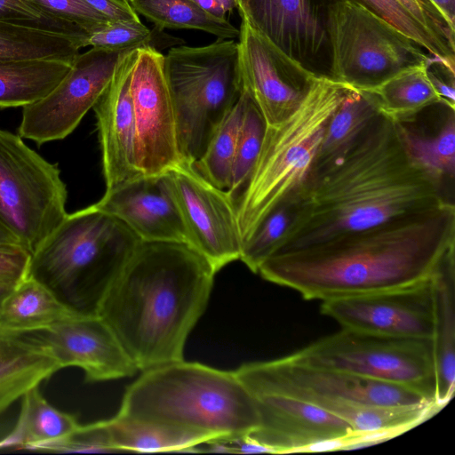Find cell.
I'll return each instance as SVG.
<instances>
[{
  "mask_svg": "<svg viewBox=\"0 0 455 455\" xmlns=\"http://www.w3.org/2000/svg\"><path fill=\"white\" fill-rule=\"evenodd\" d=\"M441 184L412 157L399 123L380 115L340 159L307 177L275 253L435 207L446 201Z\"/></svg>",
  "mask_w": 455,
  "mask_h": 455,
  "instance_id": "1",
  "label": "cell"
},
{
  "mask_svg": "<svg viewBox=\"0 0 455 455\" xmlns=\"http://www.w3.org/2000/svg\"><path fill=\"white\" fill-rule=\"evenodd\" d=\"M455 251V207L443 204L378 226L268 257L265 280L328 300L416 284L430 279Z\"/></svg>",
  "mask_w": 455,
  "mask_h": 455,
  "instance_id": "2",
  "label": "cell"
},
{
  "mask_svg": "<svg viewBox=\"0 0 455 455\" xmlns=\"http://www.w3.org/2000/svg\"><path fill=\"white\" fill-rule=\"evenodd\" d=\"M210 263L188 243L140 242L97 315L139 371L182 360L213 286Z\"/></svg>",
  "mask_w": 455,
  "mask_h": 455,
  "instance_id": "3",
  "label": "cell"
},
{
  "mask_svg": "<svg viewBox=\"0 0 455 455\" xmlns=\"http://www.w3.org/2000/svg\"><path fill=\"white\" fill-rule=\"evenodd\" d=\"M116 415L208 440L251 435L261 424L258 401L235 371L184 359L143 371Z\"/></svg>",
  "mask_w": 455,
  "mask_h": 455,
  "instance_id": "4",
  "label": "cell"
},
{
  "mask_svg": "<svg viewBox=\"0 0 455 455\" xmlns=\"http://www.w3.org/2000/svg\"><path fill=\"white\" fill-rule=\"evenodd\" d=\"M235 372L253 395H277L310 403L341 418L354 431L409 430L421 418L414 405L435 404L403 386L298 363L287 356L244 363Z\"/></svg>",
  "mask_w": 455,
  "mask_h": 455,
  "instance_id": "5",
  "label": "cell"
},
{
  "mask_svg": "<svg viewBox=\"0 0 455 455\" xmlns=\"http://www.w3.org/2000/svg\"><path fill=\"white\" fill-rule=\"evenodd\" d=\"M141 240L94 204L68 213L31 253L28 275L80 314L97 315Z\"/></svg>",
  "mask_w": 455,
  "mask_h": 455,
  "instance_id": "6",
  "label": "cell"
},
{
  "mask_svg": "<svg viewBox=\"0 0 455 455\" xmlns=\"http://www.w3.org/2000/svg\"><path fill=\"white\" fill-rule=\"evenodd\" d=\"M351 88L327 76H316L296 110L280 124L266 127L252 172L236 200L243 243L302 187L326 124Z\"/></svg>",
  "mask_w": 455,
  "mask_h": 455,
  "instance_id": "7",
  "label": "cell"
},
{
  "mask_svg": "<svg viewBox=\"0 0 455 455\" xmlns=\"http://www.w3.org/2000/svg\"><path fill=\"white\" fill-rule=\"evenodd\" d=\"M164 70L182 157L193 163L241 95L238 44L233 39H217L204 46L172 47L164 55Z\"/></svg>",
  "mask_w": 455,
  "mask_h": 455,
  "instance_id": "8",
  "label": "cell"
},
{
  "mask_svg": "<svg viewBox=\"0 0 455 455\" xmlns=\"http://www.w3.org/2000/svg\"><path fill=\"white\" fill-rule=\"evenodd\" d=\"M328 76L356 89L377 85L400 70L429 61L424 47L367 9L345 1L329 7Z\"/></svg>",
  "mask_w": 455,
  "mask_h": 455,
  "instance_id": "9",
  "label": "cell"
},
{
  "mask_svg": "<svg viewBox=\"0 0 455 455\" xmlns=\"http://www.w3.org/2000/svg\"><path fill=\"white\" fill-rule=\"evenodd\" d=\"M287 357L301 364L403 386L435 403L431 339L387 337L342 328Z\"/></svg>",
  "mask_w": 455,
  "mask_h": 455,
  "instance_id": "10",
  "label": "cell"
},
{
  "mask_svg": "<svg viewBox=\"0 0 455 455\" xmlns=\"http://www.w3.org/2000/svg\"><path fill=\"white\" fill-rule=\"evenodd\" d=\"M57 165L0 128V223L32 253L68 212Z\"/></svg>",
  "mask_w": 455,
  "mask_h": 455,
  "instance_id": "11",
  "label": "cell"
},
{
  "mask_svg": "<svg viewBox=\"0 0 455 455\" xmlns=\"http://www.w3.org/2000/svg\"><path fill=\"white\" fill-rule=\"evenodd\" d=\"M129 51L92 47L79 53L66 76L49 93L22 108L18 134L37 145L60 140L71 134L94 107Z\"/></svg>",
  "mask_w": 455,
  "mask_h": 455,
  "instance_id": "12",
  "label": "cell"
},
{
  "mask_svg": "<svg viewBox=\"0 0 455 455\" xmlns=\"http://www.w3.org/2000/svg\"><path fill=\"white\" fill-rule=\"evenodd\" d=\"M164 176L186 228L188 244L216 273L240 259L243 240L235 199L204 179L187 160Z\"/></svg>",
  "mask_w": 455,
  "mask_h": 455,
  "instance_id": "13",
  "label": "cell"
},
{
  "mask_svg": "<svg viewBox=\"0 0 455 455\" xmlns=\"http://www.w3.org/2000/svg\"><path fill=\"white\" fill-rule=\"evenodd\" d=\"M137 156L144 176H160L182 160L174 101L164 55L153 46L138 49L130 81Z\"/></svg>",
  "mask_w": 455,
  "mask_h": 455,
  "instance_id": "14",
  "label": "cell"
},
{
  "mask_svg": "<svg viewBox=\"0 0 455 455\" xmlns=\"http://www.w3.org/2000/svg\"><path fill=\"white\" fill-rule=\"evenodd\" d=\"M238 36L242 91L260 112L266 127L283 122L299 106L318 75L290 58L241 18Z\"/></svg>",
  "mask_w": 455,
  "mask_h": 455,
  "instance_id": "15",
  "label": "cell"
},
{
  "mask_svg": "<svg viewBox=\"0 0 455 455\" xmlns=\"http://www.w3.org/2000/svg\"><path fill=\"white\" fill-rule=\"evenodd\" d=\"M321 312L342 328L387 337L431 339L432 277L403 288L323 300Z\"/></svg>",
  "mask_w": 455,
  "mask_h": 455,
  "instance_id": "16",
  "label": "cell"
},
{
  "mask_svg": "<svg viewBox=\"0 0 455 455\" xmlns=\"http://www.w3.org/2000/svg\"><path fill=\"white\" fill-rule=\"evenodd\" d=\"M339 0H248L251 25L315 75L328 76L329 7Z\"/></svg>",
  "mask_w": 455,
  "mask_h": 455,
  "instance_id": "17",
  "label": "cell"
},
{
  "mask_svg": "<svg viewBox=\"0 0 455 455\" xmlns=\"http://www.w3.org/2000/svg\"><path fill=\"white\" fill-rule=\"evenodd\" d=\"M36 333L50 347L61 368H80L86 382L127 378L139 371L98 315L76 314Z\"/></svg>",
  "mask_w": 455,
  "mask_h": 455,
  "instance_id": "18",
  "label": "cell"
},
{
  "mask_svg": "<svg viewBox=\"0 0 455 455\" xmlns=\"http://www.w3.org/2000/svg\"><path fill=\"white\" fill-rule=\"evenodd\" d=\"M138 49L127 52L92 109L97 119L106 190L141 176L137 133L130 93L131 74Z\"/></svg>",
  "mask_w": 455,
  "mask_h": 455,
  "instance_id": "19",
  "label": "cell"
},
{
  "mask_svg": "<svg viewBox=\"0 0 455 455\" xmlns=\"http://www.w3.org/2000/svg\"><path fill=\"white\" fill-rule=\"evenodd\" d=\"M254 396L261 424L250 435L271 453L308 452L354 431L341 418L310 403L277 395Z\"/></svg>",
  "mask_w": 455,
  "mask_h": 455,
  "instance_id": "20",
  "label": "cell"
},
{
  "mask_svg": "<svg viewBox=\"0 0 455 455\" xmlns=\"http://www.w3.org/2000/svg\"><path fill=\"white\" fill-rule=\"evenodd\" d=\"M94 205L124 222L142 242L188 244L186 228L164 174L141 175L106 190Z\"/></svg>",
  "mask_w": 455,
  "mask_h": 455,
  "instance_id": "21",
  "label": "cell"
},
{
  "mask_svg": "<svg viewBox=\"0 0 455 455\" xmlns=\"http://www.w3.org/2000/svg\"><path fill=\"white\" fill-rule=\"evenodd\" d=\"M61 368L36 335L0 331V414Z\"/></svg>",
  "mask_w": 455,
  "mask_h": 455,
  "instance_id": "22",
  "label": "cell"
},
{
  "mask_svg": "<svg viewBox=\"0 0 455 455\" xmlns=\"http://www.w3.org/2000/svg\"><path fill=\"white\" fill-rule=\"evenodd\" d=\"M432 291L435 403L442 409L451 401L455 389V251L434 273Z\"/></svg>",
  "mask_w": 455,
  "mask_h": 455,
  "instance_id": "23",
  "label": "cell"
},
{
  "mask_svg": "<svg viewBox=\"0 0 455 455\" xmlns=\"http://www.w3.org/2000/svg\"><path fill=\"white\" fill-rule=\"evenodd\" d=\"M77 313L49 287L28 275L12 287L0 304V331H43Z\"/></svg>",
  "mask_w": 455,
  "mask_h": 455,
  "instance_id": "24",
  "label": "cell"
},
{
  "mask_svg": "<svg viewBox=\"0 0 455 455\" xmlns=\"http://www.w3.org/2000/svg\"><path fill=\"white\" fill-rule=\"evenodd\" d=\"M21 407L12 431L0 441V450L48 451L76 431L80 424L75 415L53 407L41 394L39 387L21 397Z\"/></svg>",
  "mask_w": 455,
  "mask_h": 455,
  "instance_id": "25",
  "label": "cell"
},
{
  "mask_svg": "<svg viewBox=\"0 0 455 455\" xmlns=\"http://www.w3.org/2000/svg\"><path fill=\"white\" fill-rule=\"evenodd\" d=\"M380 115L369 93L352 87L326 124L309 175L340 159Z\"/></svg>",
  "mask_w": 455,
  "mask_h": 455,
  "instance_id": "26",
  "label": "cell"
},
{
  "mask_svg": "<svg viewBox=\"0 0 455 455\" xmlns=\"http://www.w3.org/2000/svg\"><path fill=\"white\" fill-rule=\"evenodd\" d=\"M428 62L403 68L377 85L362 91L371 96L382 116L405 123L423 109L442 104L427 75Z\"/></svg>",
  "mask_w": 455,
  "mask_h": 455,
  "instance_id": "27",
  "label": "cell"
},
{
  "mask_svg": "<svg viewBox=\"0 0 455 455\" xmlns=\"http://www.w3.org/2000/svg\"><path fill=\"white\" fill-rule=\"evenodd\" d=\"M81 48L76 38L0 20V61L50 60L71 65Z\"/></svg>",
  "mask_w": 455,
  "mask_h": 455,
  "instance_id": "28",
  "label": "cell"
},
{
  "mask_svg": "<svg viewBox=\"0 0 455 455\" xmlns=\"http://www.w3.org/2000/svg\"><path fill=\"white\" fill-rule=\"evenodd\" d=\"M70 64L59 60L0 61V108L24 107L49 93Z\"/></svg>",
  "mask_w": 455,
  "mask_h": 455,
  "instance_id": "29",
  "label": "cell"
},
{
  "mask_svg": "<svg viewBox=\"0 0 455 455\" xmlns=\"http://www.w3.org/2000/svg\"><path fill=\"white\" fill-rule=\"evenodd\" d=\"M100 423L113 452H189L194 445L208 440L196 434L164 428L117 415L100 420Z\"/></svg>",
  "mask_w": 455,
  "mask_h": 455,
  "instance_id": "30",
  "label": "cell"
},
{
  "mask_svg": "<svg viewBox=\"0 0 455 455\" xmlns=\"http://www.w3.org/2000/svg\"><path fill=\"white\" fill-rule=\"evenodd\" d=\"M130 5L159 31L164 28L200 30L218 39H235L239 28L227 19L212 15L194 0H130Z\"/></svg>",
  "mask_w": 455,
  "mask_h": 455,
  "instance_id": "31",
  "label": "cell"
},
{
  "mask_svg": "<svg viewBox=\"0 0 455 455\" xmlns=\"http://www.w3.org/2000/svg\"><path fill=\"white\" fill-rule=\"evenodd\" d=\"M245 104L242 91L236 102L214 128L202 156L193 164L196 171L219 188L228 190L230 185L239 127Z\"/></svg>",
  "mask_w": 455,
  "mask_h": 455,
  "instance_id": "32",
  "label": "cell"
},
{
  "mask_svg": "<svg viewBox=\"0 0 455 455\" xmlns=\"http://www.w3.org/2000/svg\"><path fill=\"white\" fill-rule=\"evenodd\" d=\"M403 139L412 157L441 181L455 172L454 110L435 135H423L399 123Z\"/></svg>",
  "mask_w": 455,
  "mask_h": 455,
  "instance_id": "33",
  "label": "cell"
},
{
  "mask_svg": "<svg viewBox=\"0 0 455 455\" xmlns=\"http://www.w3.org/2000/svg\"><path fill=\"white\" fill-rule=\"evenodd\" d=\"M245 94V104L239 127L230 185L227 190L235 201L243 190L256 163L266 124L258 108Z\"/></svg>",
  "mask_w": 455,
  "mask_h": 455,
  "instance_id": "34",
  "label": "cell"
},
{
  "mask_svg": "<svg viewBox=\"0 0 455 455\" xmlns=\"http://www.w3.org/2000/svg\"><path fill=\"white\" fill-rule=\"evenodd\" d=\"M358 4L419 44L432 56L454 64L455 49L418 23L395 0H339Z\"/></svg>",
  "mask_w": 455,
  "mask_h": 455,
  "instance_id": "35",
  "label": "cell"
},
{
  "mask_svg": "<svg viewBox=\"0 0 455 455\" xmlns=\"http://www.w3.org/2000/svg\"><path fill=\"white\" fill-rule=\"evenodd\" d=\"M294 213L292 199L271 212L254 233L243 243L240 259L254 273L274 254L283 238Z\"/></svg>",
  "mask_w": 455,
  "mask_h": 455,
  "instance_id": "36",
  "label": "cell"
},
{
  "mask_svg": "<svg viewBox=\"0 0 455 455\" xmlns=\"http://www.w3.org/2000/svg\"><path fill=\"white\" fill-rule=\"evenodd\" d=\"M154 38V32L140 20L108 21L86 31L83 46L128 51L148 45L155 47Z\"/></svg>",
  "mask_w": 455,
  "mask_h": 455,
  "instance_id": "37",
  "label": "cell"
},
{
  "mask_svg": "<svg viewBox=\"0 0 455 455\" xmlns=\"http://www.w3.org/2000/svg\"><path fill=\"white\" fill-rule=\"evenodd\" d=\"M0 20L62 34L80 41L83 48L86 31L79 26L44 12L32 0H0Z\"/></svg>",
  "mask_w": 455,
  "mask_h": 455,
  "instance_id": "38",
  "label": "cell"
},
{
  "mask_svg": "<svg viewBox=\"0 0 455 455\" xmlns=\"http://www.w3.org/2000/svg\"><path fill=\"white\" fill-rule=\"evenodd\" d=\"M48 14L74 23L85 31L108 22L84 0H32Z\"/></svg>",
  "mask_w": 455,
  "mask_h": 455,
  "instance_id": "39",
  "label": "cell"
},
{
  "mask_svg": "<svg viewBox=\"0 0 455 455\" xmlns=\"http://www.w3.org/2000/svg\"><path fill=\"white\" fill-rule=\"evenodd\" d=\"M418 23L455 49V29L429 0H395Z\"/></svg>",
  "mask_w": 455,
  "mask_h": 455,
  "instance_id": "40",
  "label": "cell"
},
{
  "mask_svg": "<svg viewBox=\"0 0 455 455\" xmlns=\"http://www.w3.org/2000/svg\"><path fill=\"white\" fill-rule=\"evenodd\" d=\"M31 253L20 244L0 243V283L13 286L28 274Z\"/></svg>",
  "mask_w": 455,
  "mask_h": 455,
  "instance_id": "41",
  "label": "cell"
},
{
  "mask_svg": "<svg viewBox=\"0 0 455 455\" xmlns=\"http://www.w3.org/2000/svg\"><path fill=\"white\" fill-rule=\"evenodd\" d=\"M109 21H139L140 16L130 4L121 0H84Z\"/></svg>",
  "mask_w": 455,
  "mask_h": 455,
  "instance_id": "42",
  "label": "cell"
},
{
  "mask_svg": "<svg viewBox=\"0 0 455 455\" xmlns=\"http://www.w3.org/2000/svg\"><path fill=\"white\" fill-rule=\"evenodd\" d=\"M447 23L455 29V0H429Z\"/></svg>",
  "mask_w": 455,
  "mask_h": 455,
  "instance_id": "43",
  "label": "cell"
},
{
  "mask_svg": "<svg viewBox=\"0 0 455 455\" xmlns=\"http://www.w3.org/2000/svg\"><path fill=\"white\" fill-rule=\"evenodd\" d=\"M202 9L212 15L226 19L227 12L218 0H194Z\"/></svg>",
  "mask_w": 455,
  "mask_h": 455,
  "instance_id": "44",
  "label": "cell"
},
{
  "mask_svg": "<svg viewBox=\"0 0 455 455\" xmlns=\"http://www.w3.org/2000/svg\"><path fill=\"white\" fill-rule=\"evenodd\" d=\"M0 243L20 244L18 238L1 223H0Z\"/></svg>",
  "mask_w": 455,
  "mask_h": 455,
  "instance_id": "45",
  "label": "cell"
},
{
  "mask_svg": "<svg viewBox=\"0 0 455 455\" xmlns=\"http://www.w3.org/2000/svg\"><path fill=\"white\" fill-rule=\"evenodd\" d=\"M241 18L247 17L248 0H235Z\"/></svg>",
  "mask_w": 455,
  "mask_h": 455,
  "instance_id": "46",
  "label": "cell"
},
{
  "mask_svg": "<svg viewBox=\"0 0 455 455\" xmlns=\"http://www.w3.org/2000/svg\"><path fill=\"white\" fill-rule=\"evenodd\" d=\"M223 6L227 12H231L234 9H236V4L235 0H218Z\"/></svg>",
  "mask_w": 455,
  "mask_h": 455,
  "instance_id": "47",
  "label": "cell"
},
{
  "mask_svg": "<svg viewBox=\"0 0 455 455\" xmlns=\"http://www.w3.org/2000/svg\"><path fill=\"white\" fill-rule=\"evenodd\" d=\"M14 286V285H13ZM12 286L0 283V304Z\"/></svg>",
  "mask_w": 455,
  "mask_h": 455,
  "instance_id": "48",
  "label": "cell"
},
{
  "mask_svg": "<svg viewBox=\"0 0 455 455\" xmlns=\"http://www.w3.org/2000/svg\"><path fill=\"white\" fill-rule=\"evenodd\" d=\"M121 1L130 4V0H121Z\"/></svg>",
  "mask_w": 455,
  "mask_h": 455,
  "instance_id": "49",
  "label": "cell"
}]
</instances>
